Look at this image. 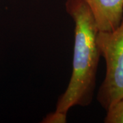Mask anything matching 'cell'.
I'll use <instances>...</instances> for the list:
<instances>
[{
    "mask_svg": "<svg viewBox=\"0 0 123 123\" xmlns=\"http://www.w3.org/2000/svg\"><path fill=\"white\" fill-rule=\"evenodd\" d=\"M67 13L75 23L73 70L66 90L59 97L55 111L67 114L73 107L91 103L101 53L97 44L98 28L84 0H67Z\"/></svg>",
    "mask_w": 123,
    "mask_h": 123,
    "instance_id": "1",
    "label": "cell"
},
{
    "mask_svg": "<svg viewBox=\"0 0 123 123\" xmlns=\"http://www.w3.org/2000/svg\"><path fill=\"white\" fill-rule=\"evenodd\" d=\"M97 42L106 64L105 79L98 89L97 100L105 110L123 98V17L110 31H98Z\"/></svg>",
    "mask_w": 123,
    "mask_h": 123,
    "instance_id": "2",
    "label": "cell"
},
{
    "mask_svg": "<svg viewBox=\"0 0 123 123\" xmlns=\"http://www.w3.org/2000/svg\"><path fill=\"white\" fill-rule=\"evenodd\" d=\"M90 8L98 30L110 31L123 17V0H84Z\"/></svg>",
    "mask_w": 123,
    "mask_h": 123,
    "instance_id": "3",
    "label": "cell"
},
{
    "mask_svg": "<svg viewBox=\"0 0 123 123\" xmlns=\"http://www.w3.org/2000/svg\"><path fill=\"white\" fill-rule=\"evenodd\" d=\"M105 123H123V98L114 103L107 110Z\"/></svg>",
    "mask_w": 123,
    "mask_h": 123,
    "instance_id": "4",
    "label": "cell"
},
{
    "mask_svg": "<svg viewBox=\"0 0 123 123\" xmlns=\"http://www.w3.org/2000/svg\"><path fill=\"white\" fill-rule=\"evenodd\" d=\"M43 120V123H65L66 115L55 111L53 113L47 115Z\"/></svg>",
    "mask_w": 123,
    "mask_h": 123,
    "instance_id": "5",
    "label": "cell"
}]
</instances>
